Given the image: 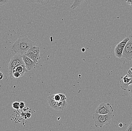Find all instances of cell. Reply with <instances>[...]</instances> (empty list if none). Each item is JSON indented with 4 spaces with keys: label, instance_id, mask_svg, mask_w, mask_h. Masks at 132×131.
Masks as SVG:
<instances>
[{
    "label": "cell",
    "instance_id": "obj_10",
    "mask_svg": "<svg viewBox=\"0 0 132 131\" xmlns=\"http://www.w3.org/2000/svg\"><path fill=\"white\" fill-rule=\"evenodd\" d=\"M28 70L26 68L25 65H21L18 66L14 68L12 70V73H15L19 77H21Z\"/></svg>",
    "mask_w": 132,
    "mask_h": 131
},
{
    "label": "cell",
    "instance_id": "obj_11",
    "mask_svg": "<svg viewBox=\"0 0 132 131\" xmlns=\"http://www.w3.org/2000/svg\"><path fill=\"white\" fill-rule=\"evenodd\" d=\"M124 47L121 46L118 43L114 49V53L116 57L119 58L122 57V54Z\"/></svg>",
    "mask_w": 132,
    "mask_h": 131
},
{
    "label": "cell",
    "instance_id": "obj_24",
    "mask_svg": "<svg viewBox=\"0 0 132 131\" xmlns=\"http://www.w3.org/2000/svg\"><path fill=\"white\" fill-rule=\"evenodd\" d=\"M1 76H0V79L1 80V79H2V78H3V74L2 73H1Z\"/></svg>",
    "mask_w": 132,
    "mask_h": 131
},
{
    "label": "cell",
    "instance_id": "obj_5",
    "mask_svg": "<svg viewBox=\"0 0 132 131\" xmlns=\"http://www.w3.org/2000/svg\"><path fill=\"white\" fill-rule=\"evenodd\" d=\"M40 53V48L34 45L31 47L25 54L34 62L37 63L41 58Z\"/></svg>",
    "mask_w": 132,
    "mask_h": 131
},
{
    "label": "cell",
    "instance_id": "obj_3",
    "mask_svg": "<svg viewBox=\"0 0 132 131\" xmlns=\"http://www.w3.org/2000/svg\"><path fill=\"white\" fill-rule=\"evenodd\" d=\"M21 65H25L22 55L19 54L12 57L8 65V72L10 75L12 76V70L14 68Z\"/></svg>",
    "mask_w": 132,
    "mask_h": 131
},
{
    "label": "cell",
    "instance_id": "obj_7",
    "mask_svg": "<svg viewBox=\"0 0 132 131\" xmlns=\"http://www.w3.org/2000/svg\"><path fill=\"white\" fill-rule=\"evenodd\" d=\"M129 40L125 45L122 54V57L128 60L132 59V36H129Z\"/></svg>",
    "mask_w": 132,
    "mask_h": 131
},
{
    "label": "cell",
    "instance_id": "obj_19",
    "mask_svg": "<svg viewBox=\"0 0 132 131\" xmlns=\"http://www.w3.org/2000/svg\"><path fill=\"white\" fill-rule=\"evenodd\" d=\"M9 2L8 0H0V5L1 6L2 5L6 4Z\"/></svg>",
    "mask_w": 132,
    "mask_h": 131
},
{
    "label": "cell",
    "instance_id": "obj_14",
    "mask_svg": "<svg viewBox=\"0 0 132 131\" xmlns=\"http://www.w3.org/2000/svg\"><path fill=\"white\" fill-rule=\"evenodd\" d=\"M50 96L57 102H60L61 101V96L60 93L56 94H51L50 95Z\"/></svg>",
    "mask_w": 132,
    "mask_h": 131
},
{
    "label": "cell",
    "instance_id": "obj_2",
    "mask_svg": "<svg viewBox=\"0 0 132 131\" xmlns=\"http://www.w3.org/2000/svg\"><path fill=\"white\" fill-rule=\"evenodd\" d=\"M114 116L113 113L106 115H101L95 113L93 114V118L96 127L102 128L104 125L109 126L111 123V119Z\"/></svg>",
    "mask_w": 132,
    "mask_h": 131
},
{
    "label": "cell",
    "instance_id": "obj_20",
    "mask_svg": "<svg viewBox=\"0 0 132 131\" xmlns=\"http://www.w3.org/2000/svg\"><path fill=\"white\" fill-rule=\"evenodd\" d=\"M126 131H132V122L129 124Z\"/></svg>",
    "mask_w": 132,
    "mask_h": 131
},
{
    "label": "cell",
    "instance_id": "obj_21",
    "mask_svg": "<svg viewBox=\"0 0 132 131\" xmlns=\"http://www.w3.org/2000/svg\"><path fill=\"white\" fill-rule=\"evenodd\" d=\"M127 2L128 4L132 6V0H127Z\"/></svg>",
    "mask_w": 132,
    "mask_h": 131
},
{
    "label": "cell",
    "instance_id": "obj_1",
    "mask_svg": "<svg viewBox=\"0 0 132 131\" xmlns=\"http://www.w3.org/2000/svg\"><path fill=\"white\" fill-rule=\"evenodd\" d=\"M35 43L28 38L21 37L12 45L11 50L16 53L23 55L27 52L31 47L34 46Z\"/></svg>",
    "mask_w": 132,
    "mask_h": 131
},
{
    "label": "cell",
    "instance_id": "obj_26",
    "mask_svg": "<svg viewBox=\"0 0 132 131\" xmlns=\"http://www.w3.org/2000/svg\"><path fill=\"white\" fill-rule=\"evenodd\" d=\"M81 51H82V52H85V48H82V49H81Z\"/></svg>",
    "mask_w": 132,
    "mask_h": 131
},
{
    "label": "cell",
    "instance_id": "obj_13",
    "mask_svg": "<svg viewBox=\"0 0 132 131\" xmlns=\"http://www.w3.org/2000/svg\"><path fill=\"white\" fill-rule=\"evenodd\" d=\"M85 1H79V0H76L74 1V3L70 7V9L72 10H74L76 9L77 7L79 6L81 4H82V2H84Z\"/></svg>",
    "mask_w": 132,
    "mask_h": 131
},
{
    "label": "cell",
    "instance_id": "obj_9",
    "mask_svg": "<svg viewBox=\"0 0 132 131\" xmlns=\"http://www.w3.org/2000/svg\"><path fill=\"white\" fill-rule=\"evenodd\" d=\"M22 58L27 70H31L35 68L37 63L34 62L25 54L22 55Z\"/></svg>",
    "mask_w": 132,
    "mask_h": 131
},
{
    "label": "cell",
    "instance_id": "obj_16",
    "mask_svg": "<svg viewBox=\"0 0 132 131\" xmlns=\"http://www.w3.org/2000/svg\"><path fill=\"white\" fill-rule=\"evenodd\" d=\"M128 92L130 97L132 99V84L130 85L128 89Z\"/></svg>",
    "mask_w": 132,
    "mask_h": 131
},
{
    "label": "cell",
    "instance_id": "obj_15",
    "mask_svg": "<svg viewBox=\"0 0 132 131\" xmlns=\"http://www.w3.org/2000/svg\"><path fill=\"white\" fill-rule=\"evenodd\" d=\"M12 108L14 109L18 110L20 109V102H14L12 104Z\"/></svg>",
    "mask_w": 132,
    "mask_h": 131
},
{
    "label": "cell",
    "instance_id": "obj_8",
    "mask_svg": "<svg viewBox=\"0 0 132 131\" xmlns=\"http://www.w3.org/2000/svg\"><path fill=\"white\" fill-rule=\"evenodd\" d=\"M120 81L121 88L124 90H128L130 85L132 84V75L126 74L124 76H121Z\"/></svg>",
    "mask_w": 132,
    "mask_h": 131
},
{
    "label": "cell",
    "instance_id": "obj_25",
    "mask_svg": "<svg viewBox=\"0 0 132 131\" xmlns=\"http://www.w3.org/2000/svg\"><path fill=\"white\" fill-rule=\"evenodd\" d=\"M119 126L120 127H122L123 126V124L122 123H120L119 124Z\"/></svg>",
    "mask_w": 132,
    "mask_h": 131
},
{
    "label": "cell",
    "instance_id": "obj_12",
    "mask_svg": "<svg viewBox=\"0 0 132 131\" xmlns=\"http://www.w3.org/2000/svg\"><path fill=\"white\" fill-rule=\"evenodd\" d=\"M26 2H29V3H38L41 4L42 5H45L48 4L49 1H44V0H29V1H24Z\"/></svg>",
    "mask_w": 132,
    "mask_h": 131
},
{
    "label": "cell",
    "instance_id": "obj_27",
    "mask_svg": "<svg viewBox=\"0 0 132 131\" xmlns=\"http://www.w3.org/2000/svg\"><path fill=\"white\" fill-rule=\"evenodd\" d=\"M130 69L131 70V71H132V67L130 68Z\"/></svg>",
    "mask_w": 132,
    "mask_h": 131
},
{
    "label": "cell",
    "instance_id": "obj_4",
    "mask_svg": "<svg viewBox=\"0 0 132 131\" xmlns=\"http://www.w3.org/2000/svg\"><path fill=\"white\" fill-rule=\"evenodd\" d=\"M47 100L50 106L52 108L56 110H65L68 105L67 101H56L50 96V95L47 98Z\"/></svg>",
    "mask_w": 132,
    "mask_h": 131
},
{
    "label": "cell",
    "instance_id": "obj_22",
    "mask_svg": "<svg viewBox=\"0 0 132 131\" xmlns=\"http://www.w3.org/2000/svg\"><path fill=\"white\" fill-rule=\"evenodd\" d=\"M26 116H27V118H30L31 116V114L30 113H26Z\"/></svg>",
    "mask_w": 132,
    "mask_h": 131
},
{
    "label": "cell",
    "instance_id": "obj_18",
    "mask_svg": "<svg viewBox=\"0 0 132 131\" xmlns=\"http://www.w3.org/2000/svg\"><path fill=\"white\" fill-rule=\"evenodd\" d=\"M25 107V104L24 102L21 101L20 102V110H23Z\"/></svg>",
    "mask_w": 132,
    "mask_h": 131
},
{
    "label": "cell",
    "instance_id": "obj_23",
    "mask_svg": "<svg viewBox=\"0 0 132 131\" xmlns=\"http://www.w3.org/2000/svg\"><path fill=\"white\" fill-rule=\"evenodd\" d=\"M128 74L130 75H132V71H131V70L129 69L128 71Z\"/></svg>",
    "mask_w": 132,
    "mask_h": 131
},
{
    "label": "cell",
    "instance_id": "obj_6",
    "mask_svg": "<svg viewBox=\"0 0 132 131\" xmlns=\"http://www.w3.org/2000/svg\"><path fill=\"white\" fill-rule=\"evenodd\" d=\"M113 112V108L109 103H102L97 107L95 113L101 115H106L112 113Z\"/></svg>",
    "mask_w": 132,
    "mask_h": 131
},
{
    "label": "cell",
    "instance_id": "obj_17",
    "mask_svg": "<svg viewBox=\"0 0 132 131\" xmlns=\"http://www.w3.org/2000/svg\"><path fill=\"white\" fill-rule=\"evenodd\" d=\"M60 96L61 98V101H67V98L66 97L65 95L63 94L60 93Z\"/></svg>",
    "mask_w": 132,
    "mask_h": 131
}]
</instances>
